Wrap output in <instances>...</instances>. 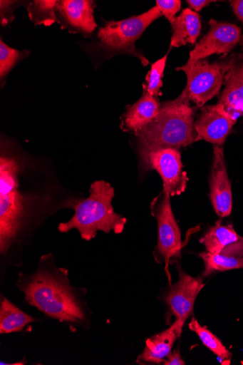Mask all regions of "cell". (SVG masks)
Listing matches in <instances>:
<instances>
[{
    "instance_id": "obj_1",
    "label": "cell",
    "mask_w": 243,
    "mask_h": 365,
    "mask_svg": "<svg viewBox=\"0 0 243 365\" xmlns=\"http://www.w3.org/2000/svg\"><path fill=\"white\" fill-rule=\"evenodd\" d=\"M63 269L41 267L31 276L21 274L17 286L26 302L47 317L60 322L81 323L86 316Z\"/></svg>"
},
{
    "instance_id": "obj_2",
    "label": "cell",
    "mask_w": 243,
    "mask_h": 365,
    "mask_svg": "<svg viewBox=\"0 0 243 365\" xmlns=\"http://www.w3.org/2000/svg\"><path fill=\"white\" fill-rule=\"evenodd\" d=\"M195 115L190 102L181 96L162 103L155 120L135 135L140 149L180 150L197 142Z\"/></svg>"
},
{
    "instance_id": "obj_3",
    "label": "cell",
    "mask_w": 243,
    "mask_h": 365,
    "mask_svg": "<svg viewBox=\"0 0 243 365\" xmlns=\"http://www.w3.org/2000/svg\"><path fill=\"white\" fill-rule=\"evenodd\" d=\"M115 195L109 182L99 180L92 183L90 196L75 207L76 213L71 220L59 225V231L68 233L78 230L81 238L88 242L93 240L98 231L123 233L127 219L115 212L112 205Z\"/></svg>"
},
{
    "instance_id": "obj_4",
    "label": "cell",
    "mask_w": 243,
    "mask_h": 365,
    "mask_svg": "<svg viewBox=\"0 0 243 365\" xmlns=\"http://www.w3.org/2000/svg\"><path fill=\"white\" fill-rule=\"evenodd\" d=\"M19 164L13 156L0 158V251L6 255L21 230L26 213L19 188Z\"/></svg>"
},
{
    "instance_id": "obj_5",
    "label": "cell",
    "mask_w": 243,
    "mask_h": 365,
    "mask_svg": "<svg viewBox=\"0 0 243 365\" xmlns=\"http://www.w3.org/2000/svg\"><path fill=\"white\" fill-rule=\"evenodd\" d=\"M232 59V54L224 56L214 63L205 58H190L185 65L177 68L187 77V84L180 96L194 103L197 108H202L207 102L219 94Z\"/></svg>"
},
{
    "instance_id": "obj_6",
    "label": "cell",
    "mask_w": 243,
    "mask_h": 365,
    "mask_svg": "<svg viewBox=\"0 0 243 365\" xmlns=\"http://www.w3.org/2000/svg\"><path fill=\"white\" fill-rule=\"evenodd\" d=\"M162 16L158 8L155 6L140 16L118 21H108L98 31L100 46L110 52L130 53L140 58L144 66H148L149 61L138 52L135 43L147 28Z\"/></svg>"
},
{
    "instance_id": "obj_7",
    "label": "cell",
    "mask_w": 243,
    "mask_h": 365,
    "mask_svg": "<svg viewBox=\"0 0 243 365\" xmlns=\"http://www.w3.org/2000/svg\"><path fill=\"white\" fill-rule=\"evenodd\" d=\"M150 208L158 225V242L154 252L155 259L159 263L168 264L180 256L182 242L180 228L172 211L170 195L164 187L154 199Z\"/></svg>"
},
{
    "instance_id": "obj_8",
    "label": "cell",
    "mask_w": 243,
    "mask_h": 365,
    "mask_svg": "<svg viewBox=\"0 0 243 365\" xmlns=\"http://www.w3.org/2000/svg\"><path fill=\"white\" fill-rule=\"evenodd\" d=\"M146 170H155L170 196L183 193L188 178L182 170L181 153L175 148L138 149Z\"/></svg>"
},
{
    "instance_id": "obj_9",
    "label": "cell",
    "mask_w": 243,
    "mask_h": 365,
    "mask_svg": "<svg viewBox=\"0 0 243 365\" xmlns=\"http://www.w3.org/2000/svg\"><path fill=\"white\" fill-rule=\"evenodd\" d=\"M210 30L190 53L192 59H204L214 54L227 56L237 46H243L240 27L234 24L211 19Z\"/></svg>"
},
{
    "instance_id": "obj_10",
    "label": "cell",
    "mask_w": 243,
    "mask_h": 365,
    "mask_svg": "<svg viewBox=\"0 0 243 365\" xmlns=\"http://www.w3.org/2000/svg\"><path fill=\"white\" fill-rule=\"evenodd\" d=\"M236 121L237 119L219 103L215 106L202 107L195 123L197 141L205 140L214 145L222 146Z\"/></svg>"
},
{
    "instance_id": "obj_11",
    "label": "cell",
    "mask_w": 243,
    "mask_h": 365,
    "mask_svg": "<svg viewBox=\"0 0 243 365\" xmlns=\"http://www.w3.org/2000/svg\"><path fill=\"white\" fill-rule=\"evenodd\" d=\"M179 274V280L169 289L164 299L176 320L185 324L193 314L195 301L205 284L201 277H191L182 270Z\"/></svg>"
},
{
    "instance_id": "obj_12",
    "label": "cell",
    "mask_w": 243,
    "mask_h": 365,
    "mask_svg": "<svg viewBox=\"0 0 243 365\" xmlns=\"http://www.w3.org/2000/svg\"><path fill=\"white\" fill-rule=\"evenodd\" d=\"M210 184V197L217 215L222 218L229 216L232 210V192L222 146H214Z\"/></svg>"
},
{
    "instance_id": "obj_13",
    "label": "cell",
    "mask_w": 243,
    "mask_h": 365,
    "mask_svg": "<svg viewBox=\"0 0 243 365\" xmlns=\"http://www.w3.org/2000/svg\"><path fill=\"white\" fill-rule=\"evenodd\" d=\"M232 63L224 80L219 103L235 119L243 115V53H233Z\"/></svg>"
},
{
    "instance_id": "obj_14",
    "label": "cell",
    "mask_w": 243,
    "mask_h": 365,
    "mask_svg": "<svg viewBox=\"0 0 243 365\" xmlns=\"http://www.w3.org/2000/svg\"><path fill=\"white\" fill-rule=\"evenodd\" d=\"M183 327L184 324L176 320L168 329L149 339L143 353L138 357L137 362L163 363L171 353L173 345L180 337Z\"/></svg>"
},
{
    "instance_id": "obj_15",
    "label": "cell",
    "mask_w": 243,
    "mask_h": 365,
    "mask_svg": "<svg viewBox=\"0 0 243 365\" xmlns=\"http://www.w3.org/2000/svg\"><path fill=\"white\" fill-rule=\"evenodd\" d=\"M57 11L72 28L91 34L97 24L94 19V3L90 0H61Z\"/></svg>"
},
{
    "instance_id": "obj_16",
    "label": "cell",
    "mask_w": 243,
    "mask_h": 365,
    "mask_svg": "<svg viewBox=\"0 0 243 365\" xmlns=\"http://www.w3.org/2000/svg\"><path fill=\"white\" fill-rule=\"evenodd\" d=\"M199 256L205 264L204 277L216 272L243 269V238L226 247L219 254L205 252L200 253Z\"/></svg>"
},
{
    "instance_id": "obj_17",
    "label": "cell",
    "mask_w": 243,
    "mask_h": 365,
    "mask_svg": "<svg viewBox=\"0 0 243 365\" xmlns=\"http://www.w3.org/2000/svg\"><path fill=\"white\" fill-rule=\"evenodd\" d=\"M160 106L156 97L145 91L140 101L126 112L124 117L125 127L136 135L155 120L159 113Z\"/></svg>"
},
{
    "instance_id": "obj_18",
    "label": "cell",
    "mask_w": 243,
    "mask_h": 365,
    "mask_svg": "<svg viewBox=\"0 0 243 365\" xmlns=\"http://www.w3.org/2000/svg\"><path fill=\"white\" fill-rule=\"evenodd\" d=\"M170 24L172 29L171 47L180 48L188 43H195L202 26L200 16L197 12L186 9Z\"/></svg>"
},
{
    "instance_id": "obj_19",
    "label": "cell",
    "mask_w": 243,
    "mask_h": 365,
    "mask_svg": "<svg viewBox=\"0 0 243 365\" xmlns=\"http://www.w3.org/2000/svg\"><path fill=\"white\" fill-rule=\"evenodd\" d=\"M241 238L232 225H224L222 220H219L215 225L208 229L200 242L205 246L206 252L219 254L226 247Z\"/></svg>"
},
{
    "instance_id": "obj_20",
    "label": "cell",
    "mask_w": 243,
    "mask_h": 365,
    "mask_svg": "<svg viewBox=\"0 0 243 365\" xmlns=\"http://www.w3.org/2000/svg\"><path fill=\"white\" fill-rule=\"evenodd\" d=\"M36 321V319L19 309L6 297H3L0 307V334L16 333Z\"/></svg>"
},
{
    "instance_id": "obj_21",
    "label": "cell",
    "mask_w": 243,
    "mask_h": 365,
    "mask_svg": "<svg viewBox=\"0 0 243 365\" xmlns=\"http://www.w3.org/2000/svg\"><path fill=\"white\" fill-rule=\"evenodd\" d=\"M56 0H34L27 6L30 20L34 25L50 26L57 21Z\"/></svg>"
},
{
    "instance_id": "obj_22",
    "label": "cell",
    "mask_w": 243,
    "mask_h": 365,
    "mask_svg": "<svg viewBox=\"0 0 243 365\" xmlns=\"http://www.w3.org/2000/svg\"><path fill=\"white\" fill-rule=\"evenodd\" d=\"M189 327L192 331H195L202 343L208 349H210L215 355L221 358L224 362L229 361L232 354L210 329L200 325L195 318L192 319Z\"/></svg>"
},
{
    "instance_id": "obj_23",
    "label": "cell",
    "mask_w": 243,
    "mask_h": 365,
    "mask_svg": "<svg viewBox=\"0 0 243 365\" xmlns=\"http://www.w3.org/2000/svg\"><path fill=\"white\" fill-rule=\"evenodd\" d=\"M167 58V54L152 65L151 70L146 78L148 85H144L145 91L156 98L161 94L160 88L162 87V78Z\"/></svg>"
},
{
    "instance_id": "obj_24",
    "label": "cell",
    "mask_w": 243,
    "mask_h": 365,
    "mask_svg": "<svg viewBox=\"0 0 243 365\" xmlns=\"http://www.w3.org/2000/svg\"><path fill=\"white\" fill-rule=\"evenodd\" d=\"M22 52L7 46L0 41V77L4 78L24 57Z\"/></svg>"
},
{
    "instance_id": "obj_25",
    "label": "cell",
    "mask_w": 243,
    "mask_h": 365,
    "mask_svg": "<svg viewBox=\"0 0 243 365\" xmlns=\"http://www.w3.org/2000/svg\"><path fill=\"white\" fill-rule=\"evenodd\" d=\"M156 5L162 15L171 24L176 19V14L180 11L182 1L180 0H157Z\"/></svg>"
},
{
    "instance_id": "obj_26",
    "label": "cell",
    "mask_w": 243,
    "mask_h": 365,
    "mask_svg": "<svg viewBox=\"0 0 243 365\" xmlns=\"http://www.w3.org/2000/svg\"><path fill=\"white\" fill-rule=\"evenodd\" d=\"M165 365H185V361L183 360L179 349L175 350L173 353H170L166 360L163 362Z\"/></svg>"
},
{
    "instance_id": "obj_27",
    "label": "cell",
    "mask_w": 243,
    "mask_h": 365,
    "mask_svg": "<svg viewBox=\"0 0 243 365\" xmlns=\"http://www.w3.org/2000/svg\"><path fill=\"white\" fill-rule=\"evenodd\" d=\"M229 3L234 14L243 24V0H232Z\"/></svg>"
},
{
    "instance_id": "obj_28",
    "label": "cell",
    "mask_w": 243,
    "mask_h": 365,
    "mask_svg": "<svg viewBox=\"0 0 243 365\" xmlns=\"http://www.w3.org/2000/svg\"><path fill=\"white\" fill-rule=\"evenodd\" d=\"M215 2L210 1V0H187V1L190 7L196 11H200L202 9Z\"/></svg>"
},
{
    "instance_id": "obj_29",
    "label": "cell",
    "mask_w": 243,
    "mask_h": 365,
    "mask_svg": "<svg viewBox=\"0 0 243 365\" xmlns=\"http://www.w3.org/2000/svg\"></svg>"
}]
</instances>
